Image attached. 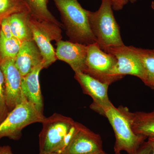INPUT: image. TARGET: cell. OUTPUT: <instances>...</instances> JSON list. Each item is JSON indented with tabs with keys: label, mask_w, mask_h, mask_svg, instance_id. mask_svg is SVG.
<instances>
[{
	"label": "cell",
	"mask_w": 154,
	"mask_h": 154,
	"mask_svg": "<svg viewBox=\"0 0 154 154\" xmlns=\"http://www.w3.org/2000/svg\"><path fill=\"white\" fill-rule=\"evenodd\" d=\"M53 1L60 13L70 41L87 45L96 43L89 24V11L83 8L78 0Z\"/></svg>",
	"instance_id": "1"
},
{
	"label": "cell",
	"mask_w": 154,
	"mask_h": 154,
	"mask_svg": "<svg viewBox=\"0 0 154 154\" xmlns=\"http://www.w3.org/2000/svg\"><path fill=\"white\" fill-rule=\"evenodd\" d=\"M113 10L110 0H102L97 11L89 13V24L96 43L107 53L110 48L124 45Z\"/></svg>",
	"instance_id": "2"
},
{
	"label": "cell",
	"mask_w": 154,
	"mask_h": 154,
	"mask_svg": "<svg viewBox=\"0 0 154 154\" xmlns=\"http://www.w3.org/2000/svg\"><path fill=\"white\" fill-rule=\"evenodd\" d=\"M128 109L122 106L116 108L112 104L105 109L104 116L108 119L115 134V153L124 151L128 154H135L147 138L133 131L127 113Z\"/></svg>",
	"instance_id": "3"
},
{
	"label": "cell",
	"mask_w": 154,
	"mask_h": 154,
	"mask_svg": "<svg viewBox=\"0 0 154 154\" xmlns=\"http://www.w3.org/2000/svg\"><path fill=\"white\" fill-rule=\"evenodd\" d=\"M75 122L70 117L57 113L45 117L39 135V154H61L65 138Z\"/></svg>",
	"instance_id": "4"
},
{
	"label": "cell",
	"mask_w": 154,
	"mask_h": 154,
	"mask_svg": "<svg viewBox=\"0 0 154 154\" xmlns=\"http://www.w3.org/2000/svg\"><path fill=\"white\" fill-rule=\"evenodd\" d=\"M45 118L32 104L24 99L9 113L0 124V139L7 137L18 140L25 127L36 122H42Z\"/></svg>",
	"instance_id": "5"
},
{
	"label": "cell",
	"mask_w": 154,
	"mask_h": 154,
	"mask_svg": "<svg viewBox=\"0 0 154 154\" xmlns=\"http://www.w3.org/2000/svg\"><path fill=\"white\" fill-rule=\"evenodd\" d=\"M29 25L33 40L41 52L45 68H47L57 60L51 42L62 40L61 27L55 23L37 19L31 14L29 16Z\"/></svg>",
	"instance_id": "6"
},
{
	"label": "cell",
	"mask_w": 154,
	"mask_h": 154,
	"mask_svg": "<svg viewBox=\"0 0 154 154\" xmlns=\"http://www.w3.org/2000/svg\"><path fill=\"white\" fill-rule=\"evenodd\" d=\"M117 63L114 55L100 49L97 43L88 45L85 73L102 82L110 85L116 82L112 71Z\"/></svg>",
	"instance_id": "7"
},
{
	"label": "cell",
	"mask_w": 154,
	"mask_h": 154,
	"mask_svg": "<svg viewBox=\"0 0 154 154\" xmlns=\"http://www.w3.org/2000/svg\"><path fill=\"white\" fill-rule=\"evenodd\" d=\"M107 53L114 55L117 63L112 72V76L116 81L126 75H131L145 80V72L140 59L134 49V46H121L110 48Z\"/></svg>",
	"instance_id": "8"
},
{
	"label": "cell",
	"mask_w": 154,
	"mask_h": 154,
	"mask_svg": "<svg viewBox=\"0 0 154 154\" xmlns=\"http://www.w3.org/2000/svg\"><path fill=\"white\" fill-rule=\"evenodd\" d=\"M75 78L82 87L84 94L89 95L93 99L90 108L104 116L105 109L112 104L108 96L110 85L102 82L84 72L75 73Z\"/></svg>",
	"instance_id": "9"
},
{
	"label": "cell",
	"mask_w": 154,
	"mask_h": 154,
	"mask_svg": "<svg viewBox=\"0 0 154 154\" xmlns=\"http://www.w3.org/2000/svg\"><path fill=\"white\" fill-rule=\"evenodd\" d=\"M0 65L5 77L6 104L10 113L25 99L21 90L22 76L15 60L1 59Z\"/></svg>",
	"instance_id": "10"
},
{
	"label": "cell",
	"mask_w": 154,
	"mask_h": 154,
	"mask_svg": "<svg viewBox=\"0 0 154 154\" xmlns=\"http://www.w3.org/2000/svg\"><path fill=\"white\" fill-rule=\"evenodd\" d=\"M102 151L100 136L79 123L76 131L61 154H88Z\"/></svg>",
	"instance_id": "11"
},
{
	"label": "cell",
	"mask_w": 154,
	"mask_h": 154,
	"mask_svg": "<svg viewBox=\"0 0 154 154\" xmlns=\"http://www.w3.org/2000/svg\"><path fill=\"white\" fill-rule=\"evenodd\" d=\"M56 45L57 60L68 64L75 73L85 72L88 45L62 40L57 42Z\"/></svg>",
	"instance_id": "12"
},
{
	"label": "cell",
	"mask_w": 154,
	"mask_h": 154,
	"mask_svg": "<svg viewBox=\"0 0 154 154\" xmlns=\"http://www.w3.org/2000/svg\"><path fill=\"white\" fill-rule=\"evenodd\" d=\"M45 69L42 63L36 66L30 72L22 77L21 90L24 99L34 106L38 112L43 114V99L39 82L40 71Z\"/></svg>",
	"instance_id": "13"
},
{
	"label": "cell",
	"mask_w": 154,
	"mask_h": 154,
	"mask_svg": "<svg viewBox=\"0 0 154 154\" xmlns=\"http://www.w3.org/2000/svg\"><path fill=\"white\" fill-rule=\"evenodd\" d=\"M15 63L22 77L43 63L41 52L33 39L22 42Z\"/></svg>",
	"instance_id": "14"
},
{
	"label": "cell",
	"mask_w": 154,
	"mask_h": 154,
	"mask_svg": "<svg viewBox=\"0 0 154 154\" xmlns=\"http://www.w3.org/2000/svg\"><path fill=\"white\" fill-rule=\"evenodd\" d=\"M127 113L135 134L146 138H154V110L150 112H131L128 109Z\"/></svg>",
	"instance_id": "15"
},
{
	"label": "cell",
	"mask_w": 154,
	"mask_h": 154,
	"mask_svg": "<svg viewBox=\"0 0 154 154\" xmlns=\"http://www.w3.org/2000/svg\"><path fill=\"white\" fill-rule=\"evenodd\" d=\"M30 14L28 12H22L12 14L9 17L13 36L22 42L33 40L29 25Z\"/></svg>",
	"instance_id": "16"
},
{
	"label": "cell",
	"mask_w": 154,
	"mask_h": 154,
	"mask_svg": "<svg viewBox=\"0 0 154 154\" xmlns=\"http://www.w3.org/2000/svg\"><path fill=\"white\" fill-rule=\"evenodd\" d=\"M141 62L145 72L143 83L154 89V49H144L134 47Z\"/></svg>",
	"instance_id": "17"
},
{
	"label": "cell",
	"mask_w": 154,
	"mask_h": 154,
	"mask_svg": "<svg viewBox=\"0 0 154 154\" xmlns=\"http://www.w3.org/2000/svg\"><path fill=\"white\" fill-rule=\"evenodd\" d=\"M30 10V14L37 19L55 23L61 27L62 24L55 19L48 8V0H25Z\"/></svg>",
	"instance_id": "18"
},
{
	"label": "cell",
	"mask_w": 154,
	"mask_h": 154,
	"mask_svg": "<svg viewBox=\"0 0 154 154\" xmlns=\"http://www.w3.org/2000/svg\"><path fill=\"white\" fill-rule=\"evenodd\" d=\"M22 42L13 37L6 38L0 32V57L1 59L15 60L19 52Z\"/></svg>",
	"instance_id": "19"
},
{
	"label": "cell",
	"mask_w": 154,
	"mask_h": 154,
	"mask_svg": "<svg viewBox=\"0 0 154 154\" xmlns=\"http://www.w3.org/2000/svg\"><path fill=\"white\" fill-rule=\"evenodd\" d=\"M30 10L25 0H0V20L16 13Z\"/></svg>",
	"instance_id": "20"
},
{
	"label": "cell",
	"mask_w": 154,
	"mask_h": 154,
	"mask_svg": "<svg viewBox=\"0 0 154 154\" xmlns=\"http://www.w3.org/2000/svg\"><path fill=\"white\" fill-rule=\"evenodd\" d=\"M9 113L6 102L5 77L0 65V124L5 119Z\"/></svg>",
	"instance_id": "21"
},
{
	"label": "cell",
	"mask_w": 154,
	"mask_h": 154,
	"mask_svg": "<svg viewBox=\"0 0 154 154\" xmlns=\"http://www.w3.org/2000/svg\"><path fill=\"white\" fill-rule=\"evenodd\" d=\"M9 17L2 19L1 22L0 32L2 33L3 35L7 38H11L14 37L11 31Z\"/></svg>",
	"instance_id": "22"
},
{
	"label": "cell",
	"mask_w": 154,
	"mask_h": 154,
	"mask_svg": "<svg viewBox=\"0 0 154 154\" xmlns=\"http://www.w3.org/2000/svg\"><path fill=\"white\" fill-rule=\"evenodd\" d=\"M112 2V8L114 11L122 10L125 6L128 4L129 0H110Z\"/></svg>",
	"instance_id": "23"
},
{
	"label": "cell",
	"mask_w": 154,
	"mask_h": 154,
	"mask_svg": "<svg viewBox=\"0 0 154 154\" xmlns=\"http://www.w3.org/2000/svg\"><path fill=\"white\" fill-rule=\"evenodd\" d=\"M152 147L148 142H144L135 154H151Z\"/></svg>",
	"instance_id": "24"
},
{
	"label": "cell",
	"mask_w": 154,
	"mask_h": 154,
	"mask_svg": "<svg viewBox=\"0 0 154 154\" xmlns=\"http://www.w3.org/2000/svg\"><path fill=\"white\" fill-rule=\"evenodd\" d=\"M0 154H14L12 152L11 146H0Z\"/></svg>",
	"instance_id": "25"
},
{
	"label": "cell",
	"mask_w": 154,
	"mask_h": 154,
	"mask_svg": "<svg viewBox=\"0 0 154 154\" xmlns=\"http://www.w3.org/2000/svg\"><path fill=\"white\" fill-rule=\"evenodd\" d=\"M148 142L152 147L151 154H154V138H148Z\"/></svg>",
	"instance_id": "26"
},
{
	"label": "cell",
	"mask_w": 154,
	"mask_h": 154,
	"mask_svg": "<svg viewBox=\"0 0 154 154\" xmlns=\"http://www.w3.org/2000/svg\"><path fill=\"white\" fill-rule=\"evenodd\" d=\"M88 154H108L107 153L105 152H104V151H102L98 152H95V153H90Z\"/></svg>",
	"instance_id": "27"
},
{
	"label": "cell",
	"mask_w": 154,
	"mask_h": 154,
	"mask_svg": "<svg viewBox=\"0 0 154 154\" xmlns=\"http://www.w3.org/2000/svg\"><path fill=\"white\" fill-rule=\"evenodd\" d=\"M151 8L153 10H154V1H152L151 3Z\"/></svg>",
	"instance_id": "28"
},
{
	"label": "cell",
	"mask_w": 154,
	"mask_h": 154,
	"mask_svg": "<svg viewBox=\"0 0 154 154\" xmlns=\"http://www.w3.org/2000/svg\"><path fill=\"white\" fill-rule=\"evenodd\" d=\"M137 1H138V0H129V1L131 3H134L137 2Z\"/></svg>",
	"instance_id": "29"
},
{
	"label": "cell",
	"mask_w": 154,
	"mask_h": 154,
	"mask_svg": "<svg viewBox=\"0 0 154 154\" xmlns=\"http://www.w3.org/2000/svg\"><path fill=\"white\" fill-rule=\"evenodd\" d=\"M45 154H61L58 153H57V152H52V153H49Z\"/></svg>",
	"instance_id": "30"
},
{
	"label": "cell",
	"mask_w": 154,
	"mask_h": 154,
	"mask_svg": "<svg viewBox=\"0 0 154 154\" xmlns=\"http://www.w3.org/2000/svg\"><path fill=\"white\" fill-rule=\"evenodd\" d=\"M114 154H121V153L120 152H117V153H115Z\"/></svg>",
	"instance_id": "31"
},
{
	"label": "cell",
	"mask_w": 154,
	"mask_h": 154,
	"mask_svg": "<svg viewBox=\"0 0 154 154\" xmlns=\"http://www.w3.org/2000/svg\"><path fill=\"white\" fill-rule=\"evenodd\" d=\"M1 20H0V30H1Z\"/></svg>",
	"instance_id": "32"
}]
</instances>
